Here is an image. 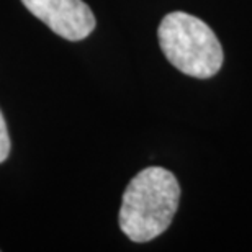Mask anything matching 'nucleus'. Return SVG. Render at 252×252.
I'll return each instance as SVG.
<instances>
[{"mask_svg": "<svg viewBox=\"0 0 252 252\" xmlns=\"http://www.w3.org/2000/svg\"><path fill=\"white\" fill-rule=\"evenodd\" d=\"M180 187L162 167H146L131 179L120 208V228L134 243H148L169 228L177 211Z\"/></svg>", "mask_w": 252, "mask_h": 252, "instance_id": "1", "label": "nucleus"}, {"mask_svg": "<svg viewBox=\"0 0 252 252\" xmlns=\"http://www.w3.org/2000/svg\"><path fill=\"white\" fill-rule=\"evenodd\" d=\"M30 13L69 41L85 39L95 30V17L84 0H22Z\"/></svg>", "mask_w": 252, "mask_h": 252, "instance_id": "3", "label": "nucleus"}, {"mask_svg": "<svg viewBox=\"0 0 252 252\" xmlns=\"http://www.w3.org/2000/svg\"><path fill=\"white\" fill-rule=\"evenodd\" d=\"M159 44L167 61L185 75L208 79L223 65V48L208 25L185 12L165 15L159 25Z\"/></svg>", "mask_w": 252, "mask_h": 252, "instance_id": "2", "label": "nucleus"}, {"mask_svg": "<svg viewBox=\"0 0 252 252\" xmlns=\"http://www.w3.org/2000/svg\"><path fill=\"white\" fill-rule=\"evenodd\" d=\"M10 148H12V144H10V134L7 129V123H5L3 115L0 112V164L8 158Z\"/></svg>", "mask_w": 252, "mask_h": 252, "instance_id": "4", "label": "nucleus"}]
</instances>
